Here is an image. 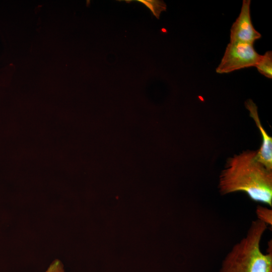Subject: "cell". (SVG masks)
I'll list each match as a JSON object with an SVG mask.
<instances>
[{
  "label": "cell",
  "instance_id": "8992f818",
  "mask_svg": "<svg viewBox=\"0 0 272 272\" xmlns=\"http://www.w3.org/2000/svg\"><path fill=\"white\" fill-rule=\"evenodd\" d=\"M255 67L262 75L267 78H272V51H267L261 55Z\"/></svg>",
  "mask_w": 272,
  "mask_h": 272
},
{
  "label": "cell",
  "instance_id": "277c9868",
  "mask_svg": "<svg viewBox=\"0 0 272 272\" xmlns=\"http://www.w3.org/2000/svg\"><path fill=\"white\" fill-rule=\"evenodd\" d=\"M250 0H243L239 16L230 29V42H242L253 44L261 34L254 28L250 17Z\"/></svg>",
  "mask_w": 272,
  "mask_h": 272
},
{
  "label": "cell",
  "instance_id": "52a82bcc",
  "mask_svg": "<svg viewBox=\"0 0 272 272\" xmlns=\"http://www.w3.org/2000/svg\"><path fill=\"white\" fill-rule=\"evenodd\" d=\"M132 1L143 4L150 10L152 14L158 19H159L161 12L166 10V5L163 1L137 0Z\"/></svg>",
  "mask_w": 272,
  "mask_h": 272
},
{
  "label": "cell",
  "instance_id": "ba28073f",
  "mask_svg": "<svg viewBox=\"0 0 272 272\" xmlns=\"http://www.w3.org/2000/svg\"><path fill=\"white\" fill-rule=\"evenodd\" d=\"M257 220L264 223L267 226L272 225V210L261 206H258L256 209Z\"/></svg>",
  "mask_w": 272,
  "mask_h": 272
},
{
  "label": "cell",
  "instance_id": "7a4b0ae2",
  "mask_svg": "<svg viewBox=\"0 0 272 272\" xmlns=\"http://www.w3.org/2000/svg\"><path fill=\"white\" fill-rule=\"evenodd\" d=\"M267 226L258 220L252 222L246 235L234 245L222 261L219 272H272V246L266 253L260 247Z\"/></svg>",
  "mask_w": 272,
  "mask_h": 272
},
{
  "label": "cell",
  "instance_id": "6da1fadb",
  "mask_svg": "<svg viewBox=\"0 0 272 272\" xmlns=\"http://www.w3.org/2000/svg\"><path fill=\"white\" fill-rule=\"evenodd\" d=\"M256 151H247L230 158L220 176V193H245L253 201L272 206V171L258 162Z\"/></svg>",
  "mask_w": 272,
  "mask_h": 272
},
{
  "label": "cell",
  "instance_id": "9c48e42d",
  "mask_svg": "<svg viewBox=\"0 0 272 272\" xmlns=\"http://www.w3.org/2000/svg\"><path fill=\"white\" fill-rule=\"evenodd\" d=\"M14 71L15 66L12 64L5 67L0 75V85H8L11 81Z\"/></svg>",
  "mask_w": 272,
  "mask_h": 272
},
{
  "label": "cell",
  "instance_id": "30bf717a",
  "mask_svg": "<svg viewBox=\"0 0 272 272\" xmlns=\"http://www.w3.org/2000/svg\"><path fill=\"white\" fill-rule=\"evenodd\" d=\"M45 272H64L63 264L59 260L55 259Z\"/></svg>",
  "mask_w": 272,
  "mask_h": 272
},
{
  "label": "cell",
  "instance_id": "3957f363",
  "mask_svg": "<svg viewBox=\"0 0 272 272\" xmlns=\"http://www.w3.org/2000/svg\"><path fill=\"white\" fill-rule=\"evenodd\" d=\"M260 55L253 44L242 42H230L220 64L216 69L218 74H227L244 68L255 66Z\"/></svg>",
  "mask_w": 272,
  "mask_h": 272
},
{
  "label": "cell",
  "instance_id": "5b68a950",
  "mask_svg": "<svg viewBox=\"0 0 272 272\" xmlns=\"http://www.w3.org/2000/svg\"><path fill=\"white\" fill-rule=\"evenodd\" d=\"M245 105L249 112L250 116L255 121L262 137L261 146L256 151L255 158L267 170L272 171V138L261 125L256 104L251 99H248L245 102Z\"/></svg>",
  "mask_w": 272,
  "mask_h": 272
}]
</instances>
